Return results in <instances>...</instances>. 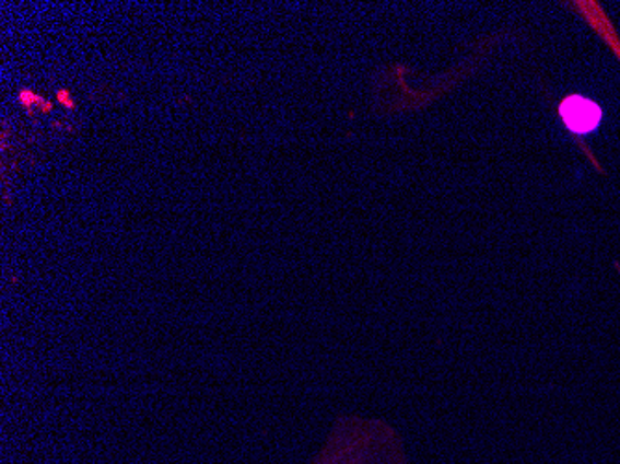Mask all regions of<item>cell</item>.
<instances>
[{"mask_svg":"<svg viewBox=\"0 0 620 464\" xmlns=\"http://www.w3.org/2000/svg\"><path fill=\"white\" fill-rule=\"evenodd\" d=\"M305 464H414L406 440L382 418L342 416Z\"/></svg>","mask_w":620,"mask_h":464,"instance_id":"6da1fadb","label":"cell"},{"mask_svg":"<svg viewBox=\"0 0 620 464\" xmlns=\"http://www.w3.org/2000/svg\"><path fill=\"white\" fill-rule=\"evenodd\" d=\"M558 117L571 135L587 136L600 127L604 108L595 98L585 97L580 93H569L558 103Z\"/></svg>","mask_w":620,"mask_h":464,"instance_id":"7a4b0ae2","label":"cell"},{"mask_svg":"<svg viewBox=\"0 0 620 464\" xmlns=\"http://www.w3.org/2000/svg\"><path fill=\"white\" fill-rule=\"evenodd\" d=\"M565 7L571 8L572 12H576L577 15H582L585 23L590 26V31L596 32V36L608 45V49L620 61L619 32L615 31L613 23H611V19L604 10L603 4L595 2V0H576V2H565Z\"/></svg>","mask_w":620,"mask_h":464,"instance_id":"3957f363","label":"cell"},{"mask_svg":"<svg viewBox=\"0 0 620 464\" xmlns=\"http://www.w3.org/2000/svg\"><path fill=\"white\" fill-rule=\"evenodd\" d=\"M19 101H21V104H23V106H25L26 111L31 112L34 111V106H39V108H42V104L45 103V98L44 97H39V95H36V93L31 92V90H23V92L19 93Z\"/></svg>","mask_w":620,"mask_h":464,"instance_id":"277c9868","label":"cell"},{"mask_svg":"<svg viewBox=\"0 0 620 464\" xmlns=\"http://www.w3.org/2000/svg\"><path fill=\"white\" fill-rule=\"evenodd\" d=\"M58 101H60V103H62V104H66V106H68V108H74V101H73V98L69 97L68 92L58 93Z\"/></svg>","mask_w":620,"mask_h":464,"instance_id":"5b68a950","label":"cell"}]
</instances>
